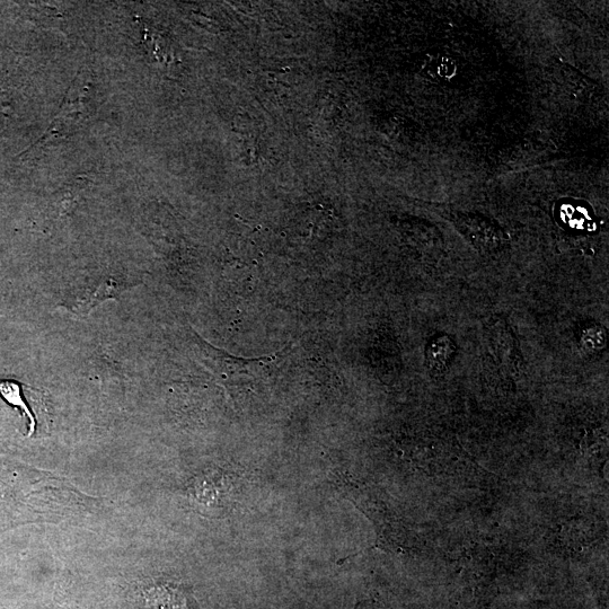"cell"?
Wrapping results in <instances>:
<instances>
[{
	"label": "cell",
	"mask_w": 609,
	"mask_h": 609,
	"mask_svg": "<svg viewBox=\"0 0 609 609\" xmlns=\"http://www.w3.org/2000/svg\"><path fill=\"white\" fill-rule=\"evenodd\" d=\"M147 599L155 609H194L188 594L183 589L170 585L149 589Z\"/></svg>",
	"instance_id": "cell-1"
},
{
	"label": "cell",
	"mask_w": 609,
	"mask_h": 609,
	"mask_svg": "<svg viewBox=\"0 0 609 609\" xmlns=\"http://www.w3.org/2000/svg\"><path fill=\"white\" fill-rule=\"evenodd\" d=\"M57 609H65V608H57Z\"/></svg>",
	"instance_id": "cell-3"
},
{
	"label": "cell",
	"mask_w": 609,
	"mask_h": 609,
	"mask_svg": "<svg viewBox=\"0 0 609 609\" xmlns=\"http://www.w3.org/2000/svg\"><path fill=\"white\" fill-rule=\"evenodd\" d=\"M0 396L13 408L19 409L29 420V436H32L35 428H37V420H35L28 403L24 400L21 384L10 381V379H0Z\"/></svg>",
	"instance_id": "cell-2"
}]
</instances>
